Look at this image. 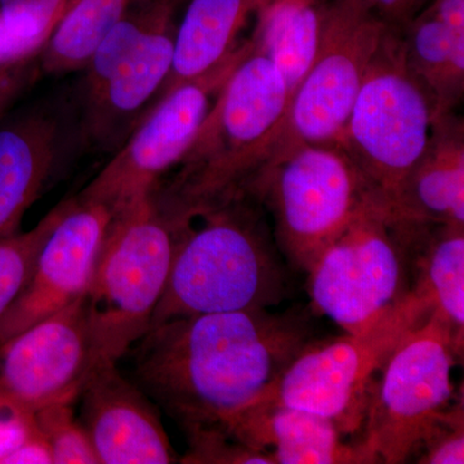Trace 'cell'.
Instances as JSON below:
<instances>
[{"label":"cell","instance_id":"obj_1","mask_svg":"<svg viewBox=\"0 0 464 464\" xmlns=\"http://www.w3.org/2000/svg\"><path fill=\"white\" fill-rule=\"evenodd\" d=\"M313 341L306 316L261 310L181 317L137 341L139 380L185 431L224 429Z\"/></svg>","mask_w":464,"mask_h":464},{"label":"cell","instance_id":"obj_2","mask_svg":"<svg viewBox=\"0 0 464 464\" xmlns=\"http://www.w3.org/2000/svg\"><path fill=\"white\" fill-rule=\"evenodd\" d=\"M289 100L282 72L250 50L222 87L172 179L152 192L163 212L174 221L190 222L246 197L267 163Z\"/></svg>","mask_w":464,"mask_h":464},{"label":"cell","instance_id":"obj_3","mask_svg":"<svg viewBox=\"0 0 464 464\" xmlns=\"http://www.w3.org/2000/svg\"><path fill=\"white\" fill-rule=\"evenodd\" d=\"M197 218L199 226L179 225L166 289L150 328L283 301L286 282L279 246L257 200L244 197Z\"/></svg>","mask_w":464,"mask_h":464},{"label":"cell","instance_id":"obj_4","mask_svg":"<svg viewBox=\"0 0 464 464\" xmlns=\"http://www.w3.org/2000/svg\"><path fill=\"white\" fill-rule=\"evenodd\" d=\"M179 225L154 195L112 216L87 292L97 368L116 364L149 331L169 275Z\"/></svg>","mask_w":464,"mask_h":464},{"label":"cell","instance_id":"obj_5","mask_svg":"<svg viewBox=\"0 0 464 464\" xmlns=\"http://www.w3.org/2000/svg\"><path fill=\"white\" fill-rule=\"evenodd\" d=\"M246 197L270 210L280 252L307 274L374 194L340 146L307 145L262 169Z\"/></svg>","mask_w":464,"mask_h":464},{"label":"cell","instance_id":"obj_6","mask_svg":"<svg viewBox=\"0 0 464 464\" xmlns=\"http://www.w3.org/2000/svg\"><path fill=\"white\" fill-rule=\"evenodd\" d=\"M433 116L406 66L400 30L387 26L338 142L387 208L423 154Z\"/></svg>","mask_w":464,"mask_h":464},{"label":"cell","instance_id":"obj_7","mask_svg":"<svg viewBox=\"0 0 464 464\" xmlns=\"http://www.w3.org/2000/svg\"><path fill=\"white\" fill-rule=\"evenodd\" d=\"M463 344L435 314L406 332L375 381L364 444L378 462L402 464L458 401L453 369Z\"/></svg>","mask_w":464,"mask_h":464},{"label":"cell","instance_id":"obj_8","mask_svg":"<svg viewBox=\"0 0 464 464\" xmlns=\"http://www.w3.org/2000/svg\"><path fill=\"white\" fill-rule=\"evenodd\" d=\"M311 307L362 334L408 302L409 264L387 207L372 198L308 270Z\"/></svg>","mask_w":464,"mask_h":464},{"label":"cell","instance_id":"obj_9","mask_svg":"<svg viewBox=\"0 0 464 464\" xmlns=\"http://www.w3.org/2000/svg\"><path fill=\"white\" fill-rule=\"evenodd\" d=\"M427 316L408 298L372 331L308 342L253 404L301 409L331 420L344 436L359 432L382 365L402 335Z\"/></svg>","mask_w":464,"mask_h":464},{"label":"cell","instance_id":"obj_10","mask_svg":"<svg viewBox=\"0 0 464 464\" xmlns=\"http://www.w3.org/2000/svg\"><path fill=\"white\" fill-rule=\"evenodd\" d=\"M386 27L344 0H329L319 50L290 96L265 168L302 146L338 145Z\"/></svg>","mask_w":464,"mask_h":464},{"label":"cell","instance_id":"obj_11","mask_svg":"<svg viewBox=\"0 0 464 464\" xmlns=\"http://www.w3.org/2000/svg\"><path fill=\"white\" fill-rule=\"evenodd\" d=\"M250 50L249 39L240 42L206 74L159 99L79 199L102 204L114 216L151 195L188 152L222 87Z\"/></svg>","mask_w":464,"mask_h":464},{"label":"cell","instance_id":"obj_12","mask_svg":"<svg viewBox=\"0 0 464 464\" xmlns=\"http://www.w3.org/2000/svg\"><path fill=\"white\" fill-rule=\"evenodd\" d=\"M96 368L85 295L0 344V386L32 411L74 402Z\"/></svg>","mask_w":464,"mask_h":464},{"label":"cell","instance_id":"obj_13","mask_svg":"<svg viewBox=\"0 0 464 464\" xmlns=\"http://www.w3.org/2000/svg\"><path fill=\"white\" fill-rule=\"evenodd\" d=\"M84 148L78 103L42 99L0 121V239L16 234L70 155Z\"/></svg>","mask_w":464,"mask_h":464},{"label":"cell","instance_id":"obj_14","mask_svg":"<svg viewBox=\"0 0 464 464\" xmlns=\"http://www.w3.org/2000/svg\"><path fill=\"white\" fill-rule=\"evenodd\" d=\"M111 218L96 201L67 200L29 282L0 322V344L85 295Z\"/></svg>","mask_w":464,"mask_h":464},{"label":"cell","instance_id":"obj_15","mask_svg":"<svg viewBox=\"0 0 464 464\" xmlns=\"http://www.w3.org/2000/svg\"><path fill=\"white\" fill-rule=\"evenodd\" d=\"M186 0L163 12L123 65L78 101L84 148L115 152L151 108L172 66L177 14Z\"/></svg>","mask_w":464,"mask_h":464},{"label":"cell","instance_id":"obj_16","mask_svg":"<svg viewBox=\"0 0 464 464\" xmlns=\"http://www.w3.org/2000/svg\"><path fill=\"white\" fill-rule=\"evenodd\" d=\"M79 398L81 422L100 464L177 462L157 409L116 364L94 369Z\"/></svg>","mask_w":464,"mask_h":464},{"label":"cell","instance_id":"obj_17","mask_svg":"<svg viewBox=\"0 0 464 464\" xmlns=\"http://www.w3.org/2000/svg\"><path fill=\"white\" fill-rule=\"evenodd\" d=\"M225 430L241 444L273 458L275 464L380 463L362 440L348 442L331 420L289 406L249 405Z\"/></svg>","mask_w":464,"mask_h":464},{"label":"cell","instance_id":"obj_18","mask_svg":"<svg viewBox=\"0 0 464 464\" xmlns=\"http://www.w3.org/2000/svg\"><path fill=\"white\" fill-rule=\"evenodd\" d=\"M387 209L415 224L464 226V123L457 111L433 119L423 154Z\"/></svg>","mask_w":464,"mask_h":464},{"label":"cell","instance_id":"obj_19","mask_svg":"<svg viewBox=\"0 0 464 464\" xmlns=\"http://www.w3.org/2000/svg\"><path fill=\"white\" fill-rule=\"evenodd\" d=\"M409 264L408 297L464 340V226L427 225L391 216Z\"/></svg>","mask_w":464,"mask_h":464},{"label":"cell","instance_id":"obj_20","mask_svg":"<svg viewBox=\"0 0 464 464\" xmlns=\"http://www.w3.org/2000/svg\"><path fill=\"white\" fill-rule=\"evenodd\" d=\"M262 2L186 0L185 12L177 24L172 66L154 103L225 60L239 45L237 35Z\"/></svg>","mask_w":464,"mask_h":464},{"label":"cell","instance_id":"obj_21","mask_svg":"<svg viewBox=\"0 0 464 464\" xmlns=\"http://www.w3.org/2000/svg\"><path fill=\"white\" fill-rule=\"evenodd\" d=\"M400 34L406 66L426 92L433 119L457 111L464 93V30L423 9Z\"/></svg>","mask_w":464,"mask_h":464},{"label":"cell","instance_id":"obj_22","mask_svg":"<svg viewBox=\"0 0 464 464\" xmlns=\"http://www.w3.org/2000/svg\"><path fill=\"white\" fill-rule=\"evenodd\" d=\"M329 0H264L256 11L249 38L252 50L273 61L282 72L289 94L313 63Z\"/></svg>","mask_w":464,"mask_h":464},{"label":"cell","instance_id":"obj_23","mask_svg":"<svg viewBox=\"0 0 464 464\" xmlns=\"http://www.w3.org/2000/svg\"><path fill=\"white\" fill-rule=\"evenodd\" d=\"M140 0H70L39 53L42 72L84 70L109 30Z\"/></svg>","mask_w":464,"mask_h":464},{"label":"cell","instance_id":"obj_24","mask_svg":"<svg viewBox=\"0 0 464 464\" xmlns=\"http://www.w3.org/2000/svg\"><path fill=\"white\" fill-rule=\"evenodd\" d=\"M67 201L51 210L35 227L0 239V322L25 288L43 244L65 213Z\"/></svg>","mask_w":464,"mask_h":464},{"label":"cell","instance_id":"obj_25","mask_svg":"<svg viewBox=\"0 0 464 464\" xmlns=\"http://www.w3.org/2000/svg\"><path fill=\"white\" fill-rule=\"evenodd\" d=\"M74 402H54L34 411L36 429L54 464H100L88 432L76 420Z\"/></svg>","mask_w":464,"mask_h":464},{"label":"cell","instance_id":"obj_26","mask_svg":"<svg viewBox=\"0 0 464 464\" xmlns=\"http://www.w3.org/2000/svg\"><path fill=\"white\" fill-rule=\"evenodd\" d=\"M60 20L35 9L0 8V66L41 53Z\"/></svg>","mask_w":464,"mask_h":464},{"label":"cell","instance_id":"obj_27","mask_svg":"<svg viewBox=\"0 0 464 464\" xmlns=\"http://www.w3.org/2000/svg\"><path fill=\"white\" fill-rule=\"evenodd\" d=\"M188 449L179 462L188 464H275L273 458L241 444L218 427L191 430Z\"/></svg>","mask_w":464,"mask_h":464},{"label":"cell","instance_id":"obj_28","mask_svg":"<svg viewBox=\"0 0 464 464\" xmlns=\"http://www.w3.org/2000/svg\"><path fill=\"white\" fill-rule=\"evenodd\" d=\"M463 399L440 418L420 442L414 457L420 464L464 463Z\"/></svg>","mask_w":464,"mask_h":464},{"label":"cell","instance_id":"obj_29","mask_svg":"<svg viewBox=\"0 0 464 464\" xmlns=\"http://www.w3.org/2000/svg\"><path fill=\"white\" fill-rule=\"evenodd\" d=\"M35 430L34 411L0 386V460Z\"/></svg>","mask_w":464,"mask_h":464},{"label":"cell","instance_id":"obj_30","mask_svg":"<svg viewBox=\"0 0 464 464\" xmlns=\"http://www.w3.org/2000/svg\"><path fill=\"white\" fill-rule=\"evenodd\" d=\"M353 8L364 12L392 29L401 30L431 0H344Z\"/></svg>","mask_w":464,"mask_h":464},{"label":"cell","instance_id":"obj_31","mask_svg":"<svg viewBox=\"0 0 464 464\" xmlns=\"http://www.w3.org/2000/svg\"><path fill=\"white\" fill-rule=\"evenodd\" d=\"M53 464L50 448L45 444L38 429L34 430L17 447L0 460V464Z\"/></svg>","mask_w":464,"mask_h":464},{"label":"cell","instance_id":"obj_32","mask_svg":"<svg viewBox=\"0 0 464 464\" xmlns=\"http://www.w3.org/2000/svg\"><path fill=\"white\" fill-rule=\"evenodd\" d=\"M69 3L70 0H0V8H30L52 16L63 17Z\"/></svg>","mask_w":464,"mask_h":464}]
</instances>
